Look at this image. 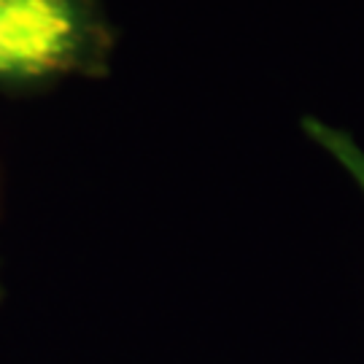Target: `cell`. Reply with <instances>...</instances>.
<instances>
[{"label":"cell","mask_w":364,"mask_h":364,"mask_svg":"<svg viewBox=\"0 0 364 364\" xmlns=\"http://www.w3.org/2000/svg\"><path fill=\"white\" fill-rule=\"evenodd\" d=\"M76 16L68 0H0V76H43L73 57Z\"/></svg>","instance_id":"obj_1"}]
</instances>
